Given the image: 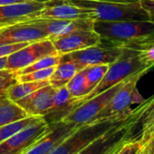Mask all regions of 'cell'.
<instances>
[{"label":"cell","instance_id":"e575fe53","mask_svg":"<svg viewBox=\"0 0 154 154\" xmlns=\"http://www.w3.org/2000/svg\"><path fill=\"white\" fill-rule=\"evenodd\" d=\"M8 69V56L0 57V71Z\"/></svg>","mask_w":154,"mask_h":154},{"label":"cell","instance_id":"83f0119b","mask_svg":"<svg viewBox=\"0 0 154 154\" xmlns=\"http://www.w3.org/2000/svg\"><path fill=\"white\" fill-rule=\"evenodd\" d=\"M56 66L48 67L42 70L34 71L25 74H19L17 75V82L23 83V82H40V81H45L50 78V76L54 73L55 71Z\"/></svg>","mask_w":154,"mask_h":154},{"label":"cell","instance_id":"ba28073f","mask_svg":"<svg viewBox=\"0 0 154 154\" xmlns=\"http://www.w3.org/2000/svg\"><path fill=\"white\" fill-rule=\"evenodd\" d=\"M126 80L119 83L118 85L81 103L67 117H65V119L63 122L74 123L78 126H82L92 122L99 114V112L106 106V104L109 103L112 97L115 94V93L120 89V87L123 85V83Z\"/></svg>","mask_w":154,"mask_h":154},{"label":"cell","instance_id":"6da1fadb","mask_svg":"<svg viewBox=\"0 0 154 154\" xmlns=\"http://www.w3.org/2000/svg\"><path fill=\"white\" fill-rule=\"evenodd\" d=\"M94 30L100 35L102 42L122 47L154 38V22L151 20H94Z\"/></svg>","mask_w":154,"mask_h":154},{"label":"cell","instance_id":"44dd1931","mask_svg":"<svg viewBox=\"0 0 154 154\" xmlns=\"http://www.w3.org/2000/svg\"><path fill=\"white\" fill-rule=\"evenodd\" d=\"M28 117L27 113L8 96L0 98V126H4Z\"/></svg>","mask_w":154,"mask_h":154},{"label":"cell","instance_id":"4dcf8cb0","mask_svg":"<svg viewBox=\"0 0 154 154\" xmlns=\"http://www.w3.org/2000/svg\"><path fill=\"white\" fill-rule=\"evenodd\" d=\"M140 144L139 141H126L115 154H139Z\"/></svg>","mask_w":154,"mask_h":154},{"label":"cell","instance_id":"ac0fdd59","mask_svg":"<svg viewBox=\"0 0 154 154\" xmlns=\"http://www.w3.org/2000/svg\"><path fill=\"white\" fill-rule=\"evenodd\" d=\"M45 29L48 39H54L76 30L94 29V20L92 18L78 19H34Z\"/></svg>","mask_w":154,"mask_h":154},{"label":"cell","instance_id":"ffe728a7","mask_svg":"<svg viewBox=\"0 0 154 154\" xmlns=\"http://www.w3.org/2000/svg\"><path fill=\"white\" fill-rule=\"evenodd\" d=\"M79 65L72 61H61L55 71L48 79L49 84L54 88L65 86L72 77L81 71Z\"/></svg>","mask_w":154,"mask_h":154},{"label":"cell","instance_id":"7402d4cb","mask_svg":"<svg viewBox=\"0 0 154 154\" xmlns=\"http://www.w3.org/2000/svg\"><path fill=\"white\" fill-rule=\"evenodd\" d=\"M50 85L48 80L40 82H23L13 85L7 93V96L13 102H17L35 91Z\"/></svg>","mask_w":154,"mask_h":154},{"label":"cell","instance_id":"f1b7e54d","mask_svg":"<svg viewBox=\"0 0 154 154\" xmlns=\"http://www.w3.org/2000/svg\"><path fill=\"white\" fill-rule=\"evenodd\" d=\"M17 83V74L10 69L0 71V98L7 96L8 90Z\"/></svg>","mask_w":154,"mask_h":154},{"label":"cell","instance_id":"d6986e66","mask_svg":"<svg viewBox=\"0 0 154 154\" xmlns=\"http://www.w3.org/2000/svg\"><path fill=\"white\" fill-rule=\"evenodd\" d=\"M76 107L77 101L70 95L66 86L56 88L51 107L43 118L48 124L57 123L63 122Z\"/></svg>","mask_w":154,"mask_h":154},{"label":"cell","instance_id":"5b68a950","mask_svg":"<svg viewBox=\"0 0 154 154\" xmlns=\"http://www.w3.org/2000/svg\"><path fill=\"white\" fill-rule=\"evenodd\" d=\"M125 119L98 121L82 125L67 136L49 154H78L94 140L113 127L123 123Z\"/></svg>","mask_w":154,"mask_h":154},{"label":"cell","instance_id":"4316f807","mask_svg":"<svg viewBox=\"0 0 154 154\" xmlns=\"http://www.w3.org/2000/svg\"><path fill=\"white\" fill-rule=\"evenodd\" d=\"M61 62V54H54V55H47L43 58H40L39 60L34 62L33 63L29 64L28 66H26L18 71H17V74H25L34 71L45 69L48 67L57 66Z\"/></svg>","mask_w":154,"mask_h":154},{"label":"cell","instance_id":"8d00e7d4","mask_svg":"<svg viewBox=\"0 0 154 154\" xmlns=\"http://www.w3.org/2000/svg\"><path fill=\"white\" fill-rule=\"evenodd\" d=\"M124 143H125V142H124ZM121 147H122V146H120V147H119V148H118V149H115V150H114V151H113V152H112V153H111V154H115V153H116V151H117V150H118V149H120V148H121Z\"/></svg>","mask_w":154,"mask_h":154},{"label":"cell","instance_id":"e0dca14e","mask_svg":"<svg viewBox=\"0 0 154 154\" xmlns=\"http://www.w3.org/2000/svg\"><path fill=\"white\" fill-rule=\"evenodd\" d=\"M55 89L56 88L53 87L51 85H48L15 103H17L28 116L44 117L51 107Z\"/></svg>","mask_w":154,"mask_h":154},{"label":"cell","instance_id":"f546056e","mask_svg":"<svg viewBox=\"0 0 154 154\" xmlns=\"http://www.w3.org/2000/svg\"><path fill=\"white\" fill-rule=\"evenodd\" d=\"M139 154H154V126H152L140 140Z\"/></svg>","mask_w":154,"mask_h":154},{"label":"cell","instance_id":"277c9868","mask_svg":"<svg viewBox=\"0 0 154 154\" xmlns=\"http://www.w3.org/2000/svg\"><path fill=\"white\" fill-rule=\"evenodd\" d=\"M146 68L147 67H144L140 63L137 50L124 47V50L120 57L114 63L109 65L107 72H105L101 82L96 85V87L86 96L77 102V107L85 101L108 90L109 88L126 80L131 75Z\"/></svg>","mask_w":154,"mask_h":154},{"label":"cell","instance_id":"1f68e13d","mask_svg":"<svg viewBox=\"0 0 154 154\" xmlns=\"http://www.w3.org/2000/svg\"><path fill=\"white\" fill-rule=\"evenodd\" d=\"M29 43H17V44H12V45H0V57L8 56L11 54L18 51L21 48H23L24 46L27 45Z\"/></svg>","mask_w":154,"mask_h":154},{"label":"cell","instance_id":"8992f818","mask_svg":"<svg viewBox=\"0 0 154 154\" xmlns=\"http://www.w3.org/2000/svg\"><path fill=\"white\" fill-rule=\"evenodd\" d=\"M124 47L102 42L98 45L61 55V61H72L81 69L97 64H111L122 54Z\"/></svg>","mask_w":154,"mask_h":154},{"label":"cell","instance_id":"2e32d148","mask_svg":"<svg viewBox=\"0 0 154 154\" xmlns=\"http://www.w3.org/2000/svg\"><path fill=\"white\" fill-rule=\"evenodd\" d=\"M92 18V11L64 0H54L48 2L37 15L35 19H78ZM93 19V18H92Z\"/></svg>","mask_w":154,"mask_h":154},{"label":"cell","instance_id":"30bf717a","mask_svg":"<svg viewBox=\"0 0 154 154\" xmlns=\"http://www.w3.org/2000/svg\"><path fill=\"white\" fill-rule=\"evenodd\" d=\"M48 38L37 20H29L0 27V45L31 43Z\"/></svg>","mask_w":154,"mask_h":154},{"label":"cell","instance_id":"9a60e30c","mask_svg":"<svg viewBox=\"0 0 154 154\" xmlns=\"http://www.w3.org/2000/svg\"><path fill=\"white\" fill-rule=\"evenodd\" d=\"M51 125L50 131L41 138L26 154H49L67 136L80 127L67 122H60Z\"/></svg>","mask_w":154,"mask_h":154},{"label":"cell","instance_id":"74e56055","mask_svg":"<svg viewBox=\"0 0 154 154\" xmlns=\"http://www.w3.org/2000/svg\"><path fill=\"white\" fill-rule=\"evenodd\" d=\"M149 1H152V2H154V0H149Z\"/></svg>","mask_w":154,"mask_h":154},{"label":"cell","instance_id":"9c48e42d","mask_svg":"<svg viewBox=\"0 0 154 154\" xmlns=\"http://www.w3.org/2000/svg\"><path fill=\"white\" fill-rule=\"evenodd\" d=\"M127 141H140L141 137L154 126V94L132 109L125 120Z\"/></svg>","mask_w":154,"mask_h":154},{"label":"cell","instance_id":"d4e9b609","mask_svg":"<svg viewBox=\"0 0 154 154\" xmlns=\"http://www.w3.org/2000/svg\"><path fill=\"white\" fill-rule=\"evenodd\" d=\"M43 117L41 116H28L25 119L19 120L17 122L0 126V143L5 141L7 139H8L10 136L17 132L18 131L24 129L25 127L31 125L33 123H35L39 121H41Z\"/></svg>","mask_w":154,"mask_h":154},{"label":"cell","instance_id":"484cf974","mask_svg":"<svg viewBox=\"0 0 154 154\" xmlns=\"http://www.w3.org/2000/svg\"><path fill=\"white\" fill-rule=\"evenodd\" d=\"M109 65L110 64H97V65H92L84 68L89 93H91L96 87V85L101 82V80L103 79V77L104 76L105 72L109 68Z\"/></svg>","mask_w":154,"mask_h":154},{"label":"cell","instance_id":"603a6c76","mask_svg":"<svg viewBox=\"0 0 154 154\" xmlns=\"http://www.w3.org/2000/svg\"><path fill=\"white\" fill-rule=\"evenodd\" d=\"M124 47L137 50L139 59L144 67L149 69L154 67V38L144 42L129 45Z\"/></svg>","mask_w":154,"mask_h":154},{"label":"cell","instance_id":"4fadbf2b","mask_svg":"<svg viewBox=\"0 0 154 154\" xmlns=\"http://www.w3.org/2000/svg\"><path fill=\"white\" fill-rule=\"evenodd\" d=\"M47 4L48 2L35 1L0 6V27L34 20Z\"/></svg>","mask_w":154,"mask_h":154},{"label":"cell","instance_id":"d590c367","mask_svg":"<svg viewBox=\"0 0 154 154\" xmlns=\"http://www.w3.org/2000/svg\"><path fill=\"white\" fill-rule=\"evenodd\" d=\"M99 1H111V2H137L140 0H99Z\"/></svg>","mask_w":154,"mask_h":154},{"label":"cell","instance_id":"cb8c5ba5","mask_svg":"<svg viewBox=\"0 0 154 154\" xmlns=\"http://www.w3.org/2000/svg\"><path fill=\"white\" fill-rule=\"evenodd\" d=\"M70 95L77 102L89 94L84 69L79 71L65 85Z\"/></svg>","mask_w":154,"mask_h":154},{"label":"cell","instance_id":"3957f363","mask_svg":"<svg viewBox=\"0 0 154 154\" xmlns=\"http://www.w3.org/2000/svg\"><path fill=\"white\" fill-rule=\"evenodd\" d=\"M149 70L146 68L131 75L93 122L127 118L132 111L131 106L134 103L140 104L144 101L139 94L137 84Z\"/></svg>","mask_w":154,"mask_h":154},{"label":"cell","instance_id":"52a82bcc","mask_svg":"<svg viewBox=\"0 0 154 154\" xmlns=\"http://www.w3.org/2000/svg\"><path fill=\"white\" fill-rule=\"evenodd\" d=\"M52 128L43 118L41 121L18 131L0 143V154H26Z\"/></svg>","mask_w":154,"mask_h":154},{"label":"cell","instance_id":"7c38bea8","mask_svg":"<svg viewBox=\"0 0 154 154\" xmlns=\"http://www.w3.org/2000/svg\"><path fill=\"white\" fill-rule=\"evenodd\" d=\"M59 54L79 51L101 43L100 35L94 30H76L67 35L50 39Z\"/></svg>","mask_w":154,"mask_h":154},{"label":"cell","instance_id":"7a4b0ae2","mask_svg":"<svg viewBox=\"0 0 154 154\" xmlns=\"http://www.w3.org/2000/svg\"><path fill=\"white\" fill-rule=\"evenodd\" d=\"M92 11V18L95 21H126L150 20L140 1L137 2H111L99 0H64Z\"/></svg>","mask_w":154,"mask_h":154},{"label":"cell","instance_id":"d6a6232c","mask_svg":"<svg viewBox=\"0 0 154 154\" xmlns=\"http://www.w3.org/2000/svg\"><path fill=\"white\" fill-rule=\"evenodd\" d=\"M140 2L143 8L148 12L150 20L154 22V2L149 1V0H140Z\"/></svg>","mask_w":154,"mask_h":154},{"label":"cell","instance_id":"8fae6325","mask_svg":"<svg viewBox=\"0 0 154 154\" xmlns=\"http://www.w3.org/2000/svg\"><path fill=\"white\" fill-rule=\"evenodd\" d=\"M59 54L53 42L46 38L29 43L27 45L8 56V69L18 71L47 55Z\"/></svg>","mask_w":154,"mask_h":154},{"label":"cell","instance_id":"836d02e7","mask_svg":"<svg viewBox=\"0 0 154 154\" xmlns=\"http://www.w3.org/2000/svg\"><path fill=\"white\" fill-rule=\"evenodd\" d=\"M50 2L54 0H0V6H6L10 4H17V3H26V2Z\"/></svg>","mask_w":154,"mask_h":154},{"label":"cell","instance_id":"5bb4252c","mask_svg":"<svg viewBox=\"0 0 154 154\" xmlns=\"http://www.w3.org/2000/svg\"><path fill=\"white\" fill-rule=\"evenodd\" d=\"M126 136L127 126L124 121L123 123L113 127L94 140L78 154H111L127 141Z\"/></svg>","mask_w":154,"mask_h":154}]
</instances>
